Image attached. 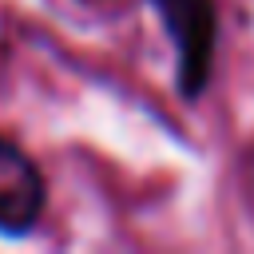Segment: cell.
<instances>
[{
  "label": "cell",
  "instance_id": "obj_2",
  "mask_svg": "<svg viewBox=\"0 0 254 254\" xmlns=\"http://www.w3.org/2000/svg\"><path fill=\"white\" fill-rule=\"evenodd\" d=\"M44 214V175L32 155L0 135V230L28 234Z\"/></svg>",
  "mask_w": 254,
  "mask_h": 254
},
{
  "label": "cell",
  "instance_id": "obj_1",
  "mask_svg": "<svg viewBox=\"0 0 254 254\" xmlns=\"http://www.w3.org/2000/svg\"><path fill=\"white\" fill-rule=\"evenodd\" d=\"M179 52V87L187 99H198V91L210 83V67H214V0H147Z\"/></svg>",
  "mask_w": 254,
  "mask_h": 254
}]
</instances>
